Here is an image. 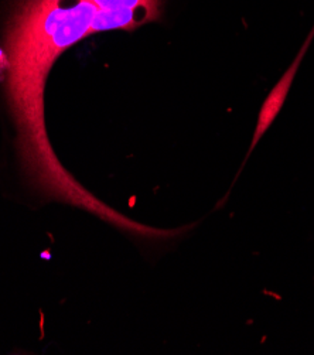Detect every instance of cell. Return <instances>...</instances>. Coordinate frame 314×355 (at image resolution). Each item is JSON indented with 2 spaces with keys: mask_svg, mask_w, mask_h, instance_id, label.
<instances>
[{
  "mask_svg": "<svg viewBox=\"0 0 314 355\" xmlns=\"http://www.w3.org/2000/svg\"><path fill=\"white\" fill-rule=\"evenodd\" d=\"M6 37L9 101L19 129V150L30 180L44 194L92 212L119 230L130 220L108 207L60 164L44 122L46 80L57 57L87 35L103 31L91 0H23Z\"/></svg>",
  "mask_w": 314,
  "mask_h": 355,
  "instance_id": "obj_1",
  "label": "cell"
},
{
  "mask_svg": "<svg viewBox=\"0 0 314 355\" xmlns=\"http://www.w3.org/2000/svg\"><path fill=\"white\" fill-rule=\"evenodd\" d=\"M314 37V26L311 28V31L308 33L306 42L303 43L302 49L299 50L297 55L293 58V62L289 65V68L285 71L284 76L281 77V80H279L274 87L270 89V92L268 94V96L265 98L261 110H259V114H258V121H256V125H255V132H254V136H252V140H251V146H250V150L247 153V157L245 160H243L241 168H239V173L241 170L243 168V166H245L248 157L251 156V153L254 152V149L256 148V145L261 141V139L263 137V135L269 130V128L273 125V122L276 121V118L279 116V114H281L284 105L288 99V95L290 92V88L293 85V81L296 78V74L297 71L300 68V64L308 50V46L311 43ZM238 173V175H239ZM236 175V177H238Z\"/></svg>",
  "mask_w": 314,
  "mask_h": 355,
  "instance_id": "obj_2",
  "label": "cell"
},
{
  "mask_svg": "<svg viewBox=\"0 0 314 355\" xmlns=\"http://www.w3.org/2000/svg\"><path fill=\"white\" fill-rule=\"evenodd\" d=\"M9 67H10V61H9L8 53L0 47V78L3 77L6 71H9Z\"/></svg>",
  "mask_w": 314,
  "mask_h": 355,
  "instance_id": "obj_3",
  "label": "cell"
}]
</instances>
